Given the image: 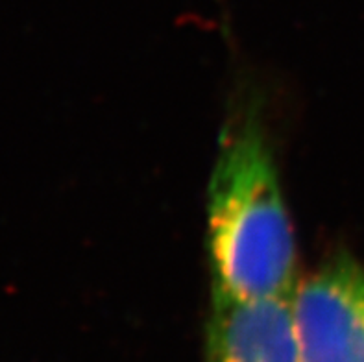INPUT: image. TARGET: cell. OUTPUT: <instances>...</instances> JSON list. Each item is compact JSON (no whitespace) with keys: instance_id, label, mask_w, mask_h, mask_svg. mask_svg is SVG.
I'll return each mask as SVG.
<instances>
[{"instance_id":"1","label":"cell","mask_w":364,"mask_h":362,"mask_svg":"<svg viewBox=\"0 0 364 362\" xmlns=\"http://www.w3.org/2000/svg\"><path fill=\"white\" fill-rule=\"evenodd\" d=\"M213 294L263 298L296 290V239L272 142L255 104L231 111L208 188Z\"/></svg>"},{"instance_id":"2","label":"cell","mask_w":364,"mask_h":362,"mask_svg":"<svg viewBox=\"0 0 364 362\" xmlns=\"http://www.w3.org/2000/svg\"><path fill=\"white\" fill-rule=\"evenodd\" d=\"M301 362H364V265L328 257L294 290Z\"/></svg>"},{"instance_id":"3","label":"cell","mask_w":364,"mask_h":362,"mask_svg":"<svg viewBox=\"0 0 364 362\" xmlns=\"http://www.w3.org/2000/svg\"><path fill=\"white\" fill-rule=\"evenodd\" d=\"M205 362H301L294 292L263 298L213 294Z\"/></svg>"}]
</instances>
